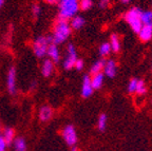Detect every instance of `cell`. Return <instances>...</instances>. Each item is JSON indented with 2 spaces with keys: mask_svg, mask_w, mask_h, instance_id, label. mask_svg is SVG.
<instances>
[{
  "mask_svg": "<svg viewBox=\"0 0 152 151\" xmlns=\"http://www.w3.org/2000/svg\"><path fill=\"white\" fill-rule=\"evenodd\" d=\"M109 1L110 0H102L99 3V7H102V9H104V7H107V5L109 4Z\"/></svg>",
  "mask_w": 152,
  "mask_h": 151,
  "instance_id": "f1b7e54d",
  "label": "cell"
},
{
  "mask_svg": "<svg viewBox=\"0 0 152 151\" xmlns=\"http://www.w3.org/2000/svg\"><path fill=\"white\" fill-rule=\"evenodd\" d=\"M146 91H147V88L145 86V83L142 80H137V87H136V91L135 92L137 93L138 95H142L145 94Z\"/></svg>",
  "mask_w": 152,
  "mask_h": 151,
  "instance_id": "cb8c5ba5",
  "label": "cell"
},
{
  "mask_svg": "<svg viewBox=\"0 0 152 151\" xmlns=\"http://www.w3.org/2000/svg\"><path fill=\"white\" fill-rule=\"evenodd\" d=\"M7 143L4 142V139H3L2 136H0V151H5L7 150Z\"/></svg>",
  "mask_w": 152,
  "mask_h": 151,
  "instance_id": "83f0119b",
  "label": "cell"
},
{
  "mask_svg": "<svg viewBox=\"0 0 152 151\" xmlns=\"http://www.w3.org/2000/svg\"><path fill=\"white\" fill-rule=\"evenodd\" d=\"M110 47L113 52H118L121 50V41H119V38L116 34H112L111 36V43H110Z\"/></svg>",
  "mask_w": 152,
  "mask_h": 151,
  "instance_id": "d6986e66",
  "label": "cell"
},
{
  "mask_svg": "<svg viewBox=\"0 0 152 151\" xmlns=\"http://www.w3.org/2000/svg\"><path fill=\"white\" fill-rule=\"evenodd\" d=\"M126 21L129 23L133 31L135 33H138L140 28L142 26V11L137 7H132L130 11L126 13Z\"/></svg>",
  "mask_w": 152,
  "mask_h": 151,
  "instance_id": "277c9868",
  "label": "cell"
},
{
  "mask_svg": "<svg viewBox=\"0 0 152 151\" xmlns=\"http://www.w3.org/2000/svg\"><path fill=\"white\" fill-rule=\"evenodd\" d=\"M130 0H121V2H123V3H128Z\"/></svg>",
  "mask_w": 152,
  "mask_h": 151,
  "instance_id": "1f68e13d",
  "label": "cell"
},
{
  "mask_svg": "<svg viewBox=\"0 0 152 151\" xmlns=\"http://www.w3.org/2000/svg\"><path fill=\"white\" fill-rule=\"evenodd\" d=\"M48 3H51V4H53V3H56L57 1H59V0H45Z\"/></svg>",
  "mask_w": 152,
  "mask_h": 151,
  "instance_id": "f546056e",
  "label": "cell"
},
{
  "mask_svg": "<svg viewBox=\"0 0 152 151\" xmlns=\"http://www.w3.org/2000/svg\"><path fill=\"white\" fill-rule=\"evenodd\" d=\"M14 151H26V143L22 137H17L13 142Z\"/></svg>",
  "mask_w": 152,
  "mask_h": 151,
  "instance_id": "2e32d148",
  "label": "cell"
},
{
  "mask_svg": "<svg viewBox=\"0 0 152 151\" xmlns=\"http://www.w3.org/2000/svg\"><path fill=\"white\" fill-rule=\"evenodd\" d=\"M104 64H106V62H104V59H99V60H97V62H95V64L91 67V70H90L91 75H95V74L102 73V70L104 69Z\"/></svg>",
  "mask_w": 152,
  "mask_h": 151,
  "instance_id": "ac0fdd59",
  "label": "cell"
},
{
  "mask_svg": "<svg viewBox=\"0 0 152 151\" xmlns=\"http://www.w3.org/2000/svg\"><path fill=\"white\" fill-rule=\"evenodd\" d=\"M77 53H76L75 47L73 45H68V54L64 62V68L66 70H71L75 65L76 60H77Z\"/></svg>",
  "mask_w": 152,
  "mask_h": 151,
  "instance_id": "8992f818",
  "label": "cell"
},
{
  "mask_svg": "<svg viewBox=\"0 0 152 151\" xmlns=\"http://www.w3.org/2000/svg\"><path fill=\"white\" fill-rule=\"evenodd\" d=\"M110 52H111V47H110V43H102V45H100V48H99L100 56H102V57L108 56V55L110 54Z\"/></svg>",
  "mask_w": 152,
  "mask_h": 151,
  "instance_id": "7402d4cb",
  "label": "cell"
},
{
  "mask_svg": "<svg viewBox=\"0 0 152 151\" xmlns=\"http://www.w3.org/2000/svg\"><path fill=\"white\" fill-rule=\"evenodd\" d=\"M7 90L11 94H14L16 92V69L14 67H11L7 73Z\"/></svg>",
  "mask_w": 152,
  "mask_h": 151,
  "instance_id": "52a82bcc",
  "label": "cell"
},
{
  "mask_svg": "<svg viewBox=\"0 0 152 151\" xmlns=\"http://www.w3.org/2000/svg\"><path fill=\"white\" fill-rule=\"evenodd\" d=\"M93 90L94 89H93L92 85H91V78L88 75H86L83 77V87H81V95H83V97H85V98L90 97L93 93Z\"/></svg>",
  "mask_w": 152,
  "mask_h": 151,
  "instance_id": "ba28073f",
  "label": "cell"
},
{
  "mask_svg": "<svg viewBox=\"0 0 152 151\" xmlns=\"http://www.w3.org/2000/svg\"><path fill=\"white\" fill-rule=\"evenodd\" d=\"M107 127V115L106 114H100V116L98 117V122H97V128L99 131L104 132Z\"/></svg>",
  "mask_w": 152,
  "mask_h": 151,
  "instance_id": "44dd1931",
  "label": "cell"
},
{
  "mask_svg": "<svg viewBox=\"0 0 152 151\" xmlns=\"http://www.w3.org/2000/svg\"><path fill=\"white\" fill-rule=\"evenodd\" d=\"M2 137H3V139H4V142L7 143V146L13 144V142H14V139H15L14 130H13L12 128H5L4 131H3Z\"/></svg>",
  "mask_w": 152,
  "mask_h": 151,
  "instance_id": "9a60e30c",
  "label": "cell"
},
{
  "mask_svg": "<svg viewBox=\"0 0 152 151\" xmlns=\"http://www.w3.org/2000/svg\"><path fill=\"white\" fill-rule=\"evenodd\" d=\"M70 34H71V26H70V23L64 19H59L54 28V32H53V43H55L56 45H59V43H62L69 38Z\"/></svg>",
  "mask_w": 152,
  "mask_h": 151,
  "instance_id": "6da1fadb",
  "label": "cell"
},
{
  "mask_svg": "<svg viewBox=\"0 0 152 151\" xmlns=\"http://www.w3.org/2000/svg\"><path fill=\"white\" fill-rule=\"evenodd\" d=\"M41 12V9H40V5L38 4H34L33 7H32V14H33L34 17H38L40 15Z\"/></svg>",
  "mask_w": 152,
  "mask_h": 151,
  "instance_id": "484cf974",
  "label": "cell"
},
{
  "mask_svg": "<svg viewBox=\"0 0 152 151\" xmlns=\"http://www.w3.org/2000/svg\"><path fill=\"white\" fill-rule=\"evenodd\" d=\"M70 151H78V148L76 146H73V147H71V150Z\"/></svg>",
  "mask_w": 152,
  "mask_h": 151,
  "instance_id": "4dcf8cb0",
  "label": "cell"
},
{
  "mask_svg": "<svg viewBox=\"0 0 152 151\" xmlns=\"http://www.w3.org/2000/svg\"><path fill=\"white\" fill-rule=\"evenodd\" d=\"M59 16L60 19L73 18L79 10L78 0H59Z\"/></svg>",
  "mask_w": 152,
  "mask_h": 151,
  "instance_id": "7a4b0ae2",
  "label": "cell"
},
{
  "mask_svg": "<svg viewBox=\"0 0 152 151\" xmlns=\"http://www.w3.org/2000/svg\"><path fill=\"white\" fill-rule=\"evenodd\" d=\"M142 26H152V11L142 12Z\"/></svg>",
  "mask_w": 152,
  "mask_h": 151,
  "instance_id": "ffe728a7",
  "label": "cell"
},
{
  "mask_svg": "<svg viewBox=\"0 0 152 151\" xmlns=\"http://www.w3.org/2000/svg\"><path fill=\"white\" fill-rule=\"evenodd\" d=\"M79 9L83 11H87L92 7V0H79L78 1Z\"/></svg>",
  "mask_w": 152,
  "mask_h": 151,
  "instance_id": "603a6c76",
  "label": "cell"
},
{
  "mask_svg": "<svg viewBox=\"0 0 152 151\" xmlns=\"http://www.w3.org/2000/svg\"><path fill=\"white\" fill-rule=\"evenodd\" d=\"M52 36H39L35 39L33 43L34 54L38 58H42L47 55L49 45L52 43Z\"/></svg>",
  "mask_w": 152,
  "mask_h": 151,
  "instance_id": "3957f363",
  "label": "cell"
},
{
  "mask_svg": "<svg viewBox=\"0 0 152 151\" xmlns=\"http://www.w3.org/2000/svg\"><path fill=\"white\" fill-rule=\"evenodd\" d=\"M137 80L136 78H132V79L129 81L128 85V91L130 93H134L136 91V87H137Z\"/></svg>",
  "mask_w": 152,
  "mask_h": 151,
  "instance_id": "d4e9b609",
  "label": "cell"
},
{
  "mask_svg": "<svg viewBox=\"0 0 152 151\" xmlns=\"http://www.w3.org/2000/svg\"><path fill=\"white\" fill-rule=\"evenodd\" d=\"M47 55H49V57H50L53 62H59V51H58V48H57V45L55 43H50L49 45Z\"/></svg>",
  "mask_w": 152,
  "mask_h": 151,
  "instance_id": "8fae6325",
  "label": "cell"
},
{
  "mask_svg": "<svg viewBox=\"0 0 152 151\" xmlns=\"http://www.w3.org/2000/svg\"><path fill=\"white\" fill-rule=\"evenodd\" d=\"M53 116V110L49 106H42L39 110V118L41 122H48Z\"/></svg>",
  "mask_w": 152,
  "mask_h": 151,
  "instance_id": "7c38bea8",
  "label": "cell"
},
{
  "mask_svg": "<svg viewBox=\"0 0 152 151\" xmlns=\"http://www.w3.org/2000/svg\"><path fill=\"white\" fill-rule=\"evenodd\" d=\"M71 29L74 30H79L85 26V19L81 16H74L71 20Z\"/></svg>",
  "mask_w": 152,
  "mask_h": 151,
  "instance_id": "e0dca14e",
  "label": "cell"
},
{
  "mask_svg": "<svg viewBox=\"0 0 152 151\" xmlns=\"http://www.w3.org/2000/svg\"><path fill=\"white\" fill-rule=\"evenodd\" d=\"M74 67L76 68V70L80 71V70H83V62L81 60V59H77L76 62H75V65H74Z\"/></svg>",
  "mask_w": 152,
  "mask_h": 151,
  "instance_id": "4316f807",
  "label": "cell"
},
{
  "mask_svg": "<svg viewBox=\"0 0 152 151\" xmlns=\"http://www.w3.org/2000/svg\"><path fill=\"white\" fill-rule=\"evenodd\" d=\"M104 75H107L108 77H114L116 74V64L113 60H108L104 67Z\"/></svg>",
  "mask_w": 152,
  "mask_h": 151,
  "instance_id": "4fadbf2b",
  "label": "cell"
},
{
  "mask_svg": "<svg viewBox=\"0 0 152 151\" xmlns=\"http://www.w3.org/2000/svg\"><path fill=\"white\" fill-rule=\"evenodd\" d=\"M53 71H54V64L51 59H45V62H42L41 66V73L45 77H49L52 75Z\"/></svg>",
  "mask_w": 152,
  "mask_h": 151,
  "instance_id": "9c48e42d",
  "label": "cell"
},
{
  "mask_svg": "<svg viewBox=\"0 0 152 151\" xmlns=\"http://www.w3.org/2000/svg\"><path fill=\"white\" fill-rule=\"evenodd\" d=\"M0 131H1V129H0Z\"/></svg>",
  "mask_w": 152,
  "mask_h": 151,
  "instance_id": "836d02e7",
  "label": "cell"
},
{
  "mask_svg": "<svg viewBox=\"0 0 152 151\" xmlns=\"http://www.w3.org/2000/svg\"><path fill=\"white\" fill-rule=\"evenodd\" d=\"M138 37L142 41H149L152 38V26H142L138 31Z\"/></svg>",
  "mask_w": 152,
  "mask_h": 151,
  "instance_id": "30bf717a",
  "label": "cell"
},
{
  "mask_svg": "<svg viewBox=\"0 0 152 151\" xmlns=\"http://www.w3.org/2000/svg\"><path fill=\"white\" fill-rule=\"evenodd\" d=\"M3 2H4V0H0V7L3 4Z\"/></svg>",
  "mask_w": 152,
  "mask_h": 151,
  "instance_id": "d6a6232c",
  "label": "cell"
},
{
  "mask_svg": "<svg viewBox=\"0 0 152 151\" xmlns=\"http://www.w3.org/2000/svg\"><path fill=\"white\" fill-rule=\"evenodd\" d=\"M62 137H64V142L68 146L73 147L77 143V134L72 125H68L62 130Z\"/></svg>",
  "mask_w": 152,
  "mask_h": 151,
  "instance_id": "5b68a950",
  "label": "cell"
},
{
  "mask_svg": "<svg viewBox=\"0 0 152 151\" xmlns=\"http://www.w3.org/2000/svg\"><path fill=\"white\" fill-rule=\"evenodd\" d=\"M104 74L102 73H98L95 74V75H92V78H91V85H92V88L95 90L99 89L100 87L104 84Z\"/></svg>",
  "mask_w": 152,
  "mask_h": 151,
  "instance_id": "5bb4252c",
  "label": "cell"
}]
</instances>
